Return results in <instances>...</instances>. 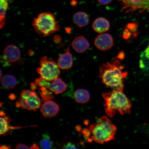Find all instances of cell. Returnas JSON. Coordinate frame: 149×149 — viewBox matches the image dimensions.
<instances>
[{"label": "cell", "instance_id": "6da1fadb", "mask_svg": "<svg viewBox=\"0 0 149 149\" xmlns=\"http://www.w3.org/2000/svg\"><path fill=\"white\" fill-rule=\"evenodd\" d=\"M116 130V127L111 121L107 117L103 116L89 126L88 129L83 130L82 133L88 141L103 144L115 139Z\"/></svg>", "mask_w": 149, "mask_h": 149}, {"label": "cell", "instance_id": "7a4b0ae2", "mask_svg": "<svg viewBox=\"0 0 149 149\" xmlns=\"http://www.w3.org/2000/svg\"><path fill=\"white\" fill-rule=\"evenodd\" d=\"M124 68L118 60L112 63L107 62L100 67L99 76L102 83L107 87L123 91L124 80L128 75L127 72L123 70Z\"/></svg>", "mask_w": 149, "mask_h": 149}, {"label": "cell", "instance_id": "3957f363", "mask_svg": "<svg viewBox=\"0 0 149 149\" xmlns=\"http://www.w3.org/2000/svg\"><path fill=\"white\" fill-rule=\"evenodd\" d=\"M102 96L105 113L109 117H113L117 113L122 115L130 113L131 102L123 91L113 89L103 93Z\"/></svg>", "mask_w": 149, "mask_h": 149}, {"label": "cell", "instance_id": "277c9868", "mask_svg": "<svg viewBox=\"0 0 149 149\" xmlns=\"http://www.w3.org/2000/svg\"><path fill=\"white\" fill-rule=\"evenodd\" d=\"M32 25L35 31L44 37L51 36L60 28L56 17L50 12H42L34 18Z\"/></svg>", "mask_w": 149, "mask_h": 149}, {"label": "cell", "instance_id": "5b68a950", "mask_svg": "<svg viewBox=\"0 0 149 149\" xmlns=\"http://www.w3.org/2000/svg\"><path fill=\"white\" fill-rule=\"evenodd\" d=\"M40 64V66L37 69V72L44 79L53 81L60 75V68L52 59H49L45 56L41 58Z\"/></svg>", "mask_w": 149, "mask_h": 149}, {"label": "cell", "instance_id": "8992f818", "mask_svg": "<svg viewBox=\"0 0 149 149\" xmlns=\"http://www.w3.org/2000/svg\"><path fill=\"white\" fill-rule=\"evenodd\" d=\"M17 108L36 111L40 107L41 101L37 93L34 91L24 89L16 103Z\"/></svg>", "mask_w": 149, "mask_h": 149}, {"label": "cell", "instance_id": "52a82bcc", "mask_svg": "<svg viewBox=\"0 0 149 149\" xmlns=\"http://www.w3.org/2000/svg\"><path fill=\"white\" fill-rule=\"evenodd\" d=\"M20 56V50L13 44L9 45L6 47L3 50V58L5 63H15L19 60Z\"/></svg>", "mask_w": 149, "mask_h": 149}, {"label": "cell", "instance_id": "ba28073f", "mask_svg": "<svg viewBox=\"0 0 149 149\" xmlns=\"http://www.w3.org/2000/svg\"><path fill=\"white\" fill-rule=\"evenodd\" d=\"M94 44L98 49L105 51L111 49L113 47L114 41L111 34L103 33L98 35L95 39Z\"/></svg>", "mask_w": 149, "mask_h": 149}, {"label": "cell", "instance_id": "9c48e42d", "mask_svg": "<svg viewBox=\"0 0 149 149\" xmlns=\"http://www.w3.org/2000/svg\"><path fill=\"white\" fill-rule=\"evenodd\" d=\"M59 109L58 104L53 100H48L42 104L40 110L44 117L50 118L56 116Z\"/></svg>", "mask_w": 149, "mask_h": 149}, {"label": "cell", "instance_id": "30bf717a", "mask_svg": "<svg viewBox=\"0 0 149 149\" xmlns=\"http://www.w3.org/2000/svg\"><path fill=\"white\" fill-rule=\"evenodd\" d=\"M122 3L123 6V9L125 10L127 13L133 12L137 10L141 9V11L148 10L149 11V0H141L135 3L129 2L127 0H119Z\"/></svg>", "mask_w": 149, "mask_h": 149}, {"label": "cell", "instance_id": "8fae6325", "mask_svg": "<svg viewBox=\"0 0 149 149\" xmlns=\"http://www.w3.org/2000/svg\"><path fill=\"white\" fill-rule=\"evenodd\" d=\"M72 56L70 52V47H68L67 51L59 57L57 61V65L61 70L70 69L73 65Z\"/></svg>", "mask_w": 149, "mask_h": 149}, {"label": "cell", "instance_id": "7c38bea8", "mask_svg": "<svg viewBox=\"0 0 149 149\" xmlns=\"http://www.w3.org/2000/svg\"><path fill=\"white\" fill-rule=\"evenodd\" d=\"M72 45L74 51L79 53H84L90 47L88 40L83 36L76 37L72 41Z\"/></svg>", "mask_w": 149, "mask_h": 149}, {"label": "cell", "instance_id": "4fadbf2b", "mask_svg": "<svg viewBox=\"0 0 149 149\" xmlns=\"http://www.w3.org/2000/svg\"><path fill=\"white\" fill-rule=\"evenodd\" d=\"M92 27L94 31L99 33H104L107 31L110 27L109 22L105 18L99 17L93 22Z\"/></svg>", "mask_w": 149, "mask_h": 149}, {"label": "cell", "instance_id": "5bb4252c", "mask_svg": "<svg viewBox=\"0 0 149 149\" xmlns=\"http://www.w3.org/2000/svg\"><path fill=\"white\" fill-rule=\"evenodd\" d=\"M67 88L66 83L62 79L58 77L51 83L48 89L57 95L64 92Z\"/></svg>", "mask_w": 149, "mask_h": 149}, {"label": "cell", "instance_id": "9a60e30c", "mask_svg": "<svg viewBox=\"0 0 149 149\" xmlns=\"http://www.w3.org/2000/svg\"><path fill=\"white\" fill-rule=\"evenodd\" d=\"M72 20L74 24L79 28L85 26L89 22L88 15L83 12H78L75 13L72 17Z\"/></svg>", "mask_w": 149, "mask_h": 149}, {"label": "cell", "instance_id": "2e32d148", "mask_svg": "<svg viewBox=\"0 0 149 149\" xmlns=\"http://www.w3.org/2000/svg\"><path fill=\"white\" fill-rule=\"evenodd\" d=\"M74 98L78 103L84 104L88 102L90 98L88 91L84 89H79L76 91L74 94Z\"/></svg>", "mask_w": 149, "mask_h": 149}, {"label": "cell", "instance_id": "e0dca14e", "mask_svg": "<svg viewBox=\"0 0 149 149\" xmlns=\"http://www.w3.org/2000/svg\"><path fill=\"white\" fill-rule=\"evenodd\" d=\"M1 84L5 89H12L16 86L17 79L12 74H6L1 78Z\"/></svg>", "mask_w": 149, "mask_h": 149}, {"label": "cell", "instance_id": "ac0fdd59", "mask_svg": "<svg viewBox=\"0 0 149 149\" xmlns=\"http://www.w3.org/2000/svg\"><path fill=\"white\" fill-rule=\"evenodd\" d=\"M10 118L9 116H5L1 117V132L0 135H5L8 133L9 130L18 128V127H14L9 125V123L10 122Z\"/></svg>", "mask_w": 149, "mask_h": 149}, {"label": "cell", "instance_id": "d6986e66", "mask_svg": "<svg viewBox=\"0 0 149 149\" xmlns=\"http://www.w3.org/2000/svg\"><path fill=\"white\" fill-rule=\"evenodd\" d=\"M9 0H0L1 15H0V28L1 29L4 26L6 21V15L8 7Z\"/></svg>", "mask_w": 149, "mask_h": 149}, {"label": "cell", "instance_id": "ffe728a7", "mask_svg": "<svg viewBox=\"0 0 149 149\" xmlns=\"http://www.w3.org/2000/svg\"><path fill=\"white\" fill-rule=\"evenodd\" d=\"M139 66L142 69L149 70V46L141 55Z\"/></svg>", "mask_w": 149, "mask_h": 149}, {"label": "cell", "instance_id": "44dd1931", "mask_svg": "<svg viewBox=\"0 0 149 149\" xmlns=\"http://www.w3.org/2000/svg\"><path fill=\"white\" fill-rule=\"evenodd\" d=\"M38 92L43 101L45 102L54 98L53 92L45 87H40Z\"/></svg>", "mask_w": 149, "mask_h": 149}, {"label": "cell", "instance_id": "7402d4cb", "mask_svg": "<svg viewBox=\"0 0 149 149\" xmlns=\"http://www.w3.org/2000/svg\"><path fill=\"white\" fill-rule=\"evenodd\" d=\"M40 145L41 148L42 149H51L53 148V143L49 136L44 134L40 141Z\"/></svg>", "mask_w": 149, "mask_h": 149}, {"label": "cell", "instance_id": "603a6c76", "mask_svg": "<svg viewBox=\"0 0 149 149\" xmlns=\"http://www.w3.org/2000/svg\"><path fill=\"white\" fill-rule=\"evenodd\" d=\"M35 83L37 86L40 87H45L47 88H49L50 84L49 81L44 79L42 77L37 78L35 80Z\"/></svg>", "mask_w": 149, "mask_h": 149}, {"label": "cell", "instance_id": "cb8c5ba5", "mask_svg": "<svg viewBox=\"0 0 149 149\" xmlns=\"http://www.w3.org/2000/svg\"><path fill=\"white\" fill-rule=\"evenodd\" d=\"M63 148L76 149L77 148L74 144L72 143L69 142L64 145Z\"/></svg>", "mask_w": 149, "mask_h": 149}, {"label": "cell", "instance_id": "d4e9b609", "mask_svg": "<svg viewBox=\"0 0 149 149\" xmlns=\"http://www.w3.org/2000/svg\"><path fill=\"white\" fill-rule=\"evenodd\" d=\"M112 0H98V2L100 5H107L110 3Z\"/></svg>", "mask_w": 149, "mask_h": 149}, {"label": "cell", "instance_id": "484cf974", "mask_svg": "<svg viewBox=\"0 0 149 149\" xmlns=\"http://www.w3.org/2000/svg\"><path fill=\"white\" fill-rule=\"evenodd\" d=\"M16 149H29V146L25 144H21V143H19L18 144L16 145L15 147Z\"/></svg>", "mask_w": 149, "mask_h": 149}, {"label": "cell", "instance_id": "4316f807", "mask_svg": "<svg viewBox=\"0 0 149 149\" xmlns=\"http://www.w3.org/2000/svg\"><path fill=\"white\" fill-rule=\"evenodd\" d=\"M53 40L56 43H59L61 40V37L59 35H56L54 37Z\"/></svg>", "mask_w": 149, "mask_h": 149}, {"label": "cell", "instance_id": "83f0119b", "mask_svg": "<svg viewBox=\"0 0 149 149\" xmlns=\"http://www.w3.org/2000/svg\"><path fill=\"white\" fill-rule=\"evenodd\" d=\"M31 90L32 91H35L36 90V89L37 88V85L35 83H31Z\"/></svg>", "mask_w": 149, "mask_h": 149}, {"label": "cell", "instance_id": "f1b7e54d", "mask_svg": "<svg viewBox=\"0 0 149 149\" xmlns=\"http://www.w3.org/2000/svg\"><path fill=\"white\" fill-rule=\"evenodd\" d=\"M11 148V146L9 145H3L0 147L1 149H9Z\"/></svg>", "mask_w": 149, "mask_h": 149}, {"label": "cell", "instance_id": "f546056e", "mask_svg": "<svg viewBox=\"0 0 149 149\" xmlns=\"http://www.w3.org/2000/svg\"><path fill=\"white\" fill-rule=\"evenodd\" d=\"M8 97L11 100H14L16 99V96L14 94H10L9 95Z\"/></svg>", "mask_w": 149, "mask_h": 149}, {"label": "cell", "instance_id": "4dcf8cb0", "mask_svg": "<svg viewBox=\"0 0 149 149\" xmlns=\"http://www.w3.org/2000/svg\"><path fill=\"white\" fill-rule=\"evenodd\" d=\"M71 5L73 6H75L77 4V2L76 0H72L70 2Z\"/></svg>", "mask_w": 149, "mask_h": 149}, {"label": "cell", "instance_id": "1f68e13d", "mask_svg": "<svg viewBox=\"0 0 149 149\" xmlns=\"http://www.w3.org/2000/svg\"><path fill=\"white\" fill-rule=\"evenodd\" d=\"M31 149H39L40 148L36 144H33L32 145H31L30 147Z\"/></svg>", "mask_w": 149, "mask_h": 149}, {"label": "cell", "instance_id": "d6a6232c", "mask_svg": "<svg viewBox=\"0 0 149 149\" xmlns=\"http://www.w3.org/2000/svg\"><path fill=\"white\" fill-rule=\"evenodd\" d=\"M127 1L130 3H135L139 2L141 1V0H127Z\"/></svg>", "mask_w": 149, "mask_h": 149}, {"label": "cell", "instance_id": "836d02e7", "mask_svg": "<svg viewBox=\"0 0 149 149\" xmlns=\"http://www.w3.org/2000/svg\"><path fill=\"white\" fill-rule=\"evenodd\" d=\"M0 114H1V117H3L6 116V114L4 111H1L0 112Z\"/></svg>", "mask_w": 149, "mask_h": 149}, {"label": "cell", "instance_id": "e575fe53", "mask_svg": "<svg viewBox=\"0 0 149 149\" xmlns=\"http://www.w3.org/2000/svg\"><path fill=\"white\" fill-rule=\"evenodd\" d=\"M66 32L68 33H70V29H66Z\"/></svg>", "mask_w": 149, "mask_h": 149}, {"label": "cell", "instance_id": "d590c367", "mask_svg": "<svg viewBox=\"0 0 149 149\" xmlns=\"http://www.w3.org/2000/svg\"><path fill=\"white\" fill-rule=\"evenodd\" d=\"M2 71L1 70V78L2 77Z\"/></svg>", "mask_w": 149, "mask_h": 149}]
</instances>
